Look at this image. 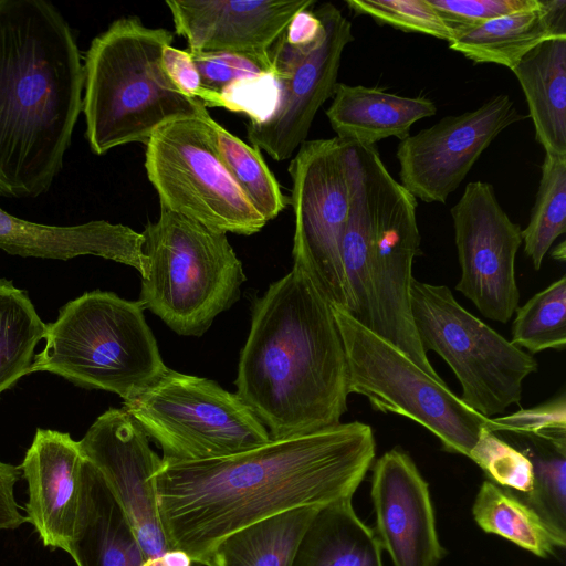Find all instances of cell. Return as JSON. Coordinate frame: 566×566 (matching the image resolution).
Listing matches in <instances>:
<instances>
[{"mask_svg":"<svg viewBox=\"0 0 566 566\" xmlns=\"http://www.w3.org/2000/svg\"><path fill=\"white\" fill-rule=\"evenodd\" d=\"M46 324L28 294L0 277V394L30 374Z\"/></svg>","mask_w":566,"mask_h":566,"instance_id":"cell-28","label":"cell"},{"mask_svg":"<svg viewBox=\"0 0 566 566\" xmlns=\"http://www.w3.org/2000/svg\"><path fill=\"white\" fill-rule=\"evenodd\" d=\"M85 467L78 441L39 428L20 465L28 484V522L42 544L69 553L82 517Z\"/></svg>","mask_w":566,"mask_h":566,"instance_id":"cell-19","label":"cell"},{"mask_svg":"<svg viewBox=\"0 0 566 566\" xmlns=\"http://www.w3.org/2000/svg\"><path fill=\"white\" fill-rule=\"evenodd\" d=\"M164 458L201 461L228 457L271 440L239 398L213 380L167 368L151 387L124 401Z\"/></svg>","mask_w":566,"mask_h":566,"instance_id":"cell-9","label":"cell"},{"mask_svg":"<svg viewBox=\"0 0 566 566\" xmlns=\"http://www.w3.org/2000/svg\"><path fill=\"white\" fill-rule=\"evenodd\" d=\"M323 30L311 43L292 44L283 34L272 49L277 99L263 120L247 124L252 146L275 161L290 159L306 140L323 104L333 97L346 45L354 41L352 23L331 2L314 10Z\"/></svg>","mask_w":566,"mask_h":566,"instance_id":"cell-13","label":"cell"},{"mask_svg":"<svg viewBox=\"0 0 566 566\" xmlns=\"http://www.w3.org/2000/svg\"><path fill=\"white\" fill-rule=\"evenodd\" d=\"M142 233L94 220L75 226H49L24 220L0 208V249L12 255L70 260L95 255L135 268L144 277L148 262Z\"/></svg>","mask_w":566,"mask_h":566,"instance_id":"cell-20","label":"cell"},{"mask_svg":"<svg viewBox=\"0 0 566 566\" xmlns=\"http://www.w3.org/2000/svg\"><path fill=\"white\" fill-rule=\"evenodd\" d=\"M533 465V488L518 495L562 538L566 539V441L535 434H513Z\"/></svg>","mask_w":566,"mask_h":566,"instance_id":"cell-29","label":"cell"},{"mask_svg":"<svg viewBox=\"0 0 566 566\" xmlns=\"http://www.w3.org/2000/svg\"><path fill=\"white\" fill-rule=\"evenodd\" d=\"M163 64L167 75L181 93L200 99L208 106L209 95L202 86L199 72L187 50L167 46L163 53Z\"/></svg>","mask_w":566,"mask_h":566,"instance_id":"cell-38","label":"cell"},{"mask_svg":"<svg viewBox=\"0 0 566 566\" xmlns=\"http://www.w3.org/2000/svg\"><path fill=\"white\" fill-rule=\"evenodd\" d=\"M319 509H293L229 534L216 545L206 566H292Z\"/></svg>","mask_w":566,"mask_h":566,"instance_id":"cell-26","label":"cell"},{"mask_svg":"<svg viewBox=\"0 0 566 566\" xmlns=\"http://www.w3.org/2000/svg\"><path fill=\"white\" fill-rule=\"evenodd\" d=\"M84 458L117 500L147 566H202L171 546L161 523L155 473L161 458L148 436L124 409L102 413L78 441Z\"/></svg>","mask_w":566,"mask_h":566,"instance_id":"cell-14","label":"cell"},{"mask_svg":"<svg viewBox=\"0 0 566 566\" xmlns=\"http://www.w3.org/2000/svg\"><path fill=\"white\" fill-rule=\"evenodd\" d=\"M210 114L160 126L146 142L145 169L160 207L213 231L254 234L266 224L223 164Z\"/></svg>","mask_w":566,"mask_h":566,"instance_id":"cell-11","label":"cell"},{"mask_svg":"<svg viewBox=\"0 0 566 566\" xmlns=\"http://www.w3.org/2000/svg\"><path fill=\"white\" fill-rule=\"evenodd\" d=\"M140 233L148 269L138 302L178 335H203L245 281L227 234L164 207Z\"/></svg>","mask_w":566,"mask_h":566,"instance_id":"cell-6","label":"cell"},{"mask_svg":"<svg viewBox=\"0 0 566 566\" xmlns=\"http://www.w3.org/2000/svg\"><path fill=\"white\" fill-rule=\"evenodd\" d=\"M216 148L227 169L266 221L290 205V197L265 164L259 148L234 136L211 116L208 118Z\"/></svg>","mask_w":566,"mask_h":566,"instance_id":"cell-30","label":"cell"},{"mask_svg":"<svg viewBox=\"0 0 566 566\" xmlns=\"http://www.w3.org/2000/svg\"><path fill=\"white\" fill-rule=\"evenodd\" d=\"M489 430L495 433L538 434L552 429H566L565 395L531 409H520L505 417L490 418Z\"/></svg>","mask_w":566,"mask_h":566,"instance_id":"cell-37","label":"cell"},{"mask_svg":"<svg viewBox=\"0 0 566 566\" xmlns=\"http://www.w3.org/2000/svg\"><path fill=\"white\" fill-rule=\"evenodd\" d=\"M315 0H168L175 33L187 51L226 52L256 64L273 76L272 49L301 11Z\"/></svg>","mask_w":566,"mask_h":566,"instance_id":"cell-17","label":"cell"},{"mask_svg":"<svg viewBox=\"0 0 566 566\" xmlns=\"http://www.w3.org/2000/svg\"><path fill=\"white\" fill-rule=\"evenodd\" d=\"M235 385L272 440L340 423L349 395L344 344L333 306L300 266L255 298Z\"/></svg>","mask_w":566,"mask_h":566,"instance_id":"cell-2","label":"cell"},{"mask_svg":"<svg viewBox=\"0 0 566 566\" xmlns=\"http://www.w3.org/2000/svg\"><path fill=\"white\" fill-rule=\"evenodd\" d=\"M294 213L292 255L333 307L348 312L340 243L349 211L344 140H305L289 165Z\"/></svg>","mask_w":566,"mask_h":566,"instance_id":"cell-12","label":"cell"},{"mask_svg":"<svg viewBox=\"0 0 566 566\" xmlns=\"http://www.w3.org/2000/svg\"><path fill=\"white\" fill-rule=\"evenodd\" d=\"M376 534L394 566H438L444 557L429 484L399 448L373 463Z\"/></svg>","mask_w":566,"mask_h":566,"instance_id":"cell-18","label":"cell"},{"mask_svg":"<svg viewBox=\"0 0 566 566\" xmlns=\"http://www.w3.org/2000/svg\"><path fill=\"white\" fill-rule=\"evenodd\" d=\"M450 212L461 268L457 291L486 318L507 323L520 302L515 258L522 244L521 227L484 181L469 182Z\"/></svg>","mask_w":566,"mask_h":566,"instance_id":"cell-15","label":"cell"},{"mask_svg":"<svg viewBox=\"0 0 566 566\" xmlns=\"http://www.w3.org/2000/svg\"><path fill=\"white\" fill-rule=\"evenodd\" d=\"M333 313L346 354L348 392L366 397L376 410L418 422L446 451L469 458L490 418L346 311L333 307Z\"/></svg>","mask_w":566,"mask_h":566,"instance_id":"cell-7","label":"cell"},{"mask_svg":"<svg viewBox=\"0 0 566 566\" xmlns=\"http://www.w3.org/2000/svg\"><path fill=\"white\" fill-rule=\"evenodd\" d=\"M469 458L499 486L527 493L533 488V465L528 457L504 438L489 430H481Z\"/></svg>","mask_w":566,"mask_h":566,"instance_id":"cell-34","label":"cell"},{"mask_svg":"<svg viewBox=\"0 0 566 566\" xmlns=\"http://www.w3.org/2000/svg\"><path fill=\"white\" fill-rule=\"evenodd\" d=\"M472 514L484 532L499 535L537 557L547 558L565 547L566 539L520 496L490 480L481 484Z\"/></svg>","mask_w":566,"mask_h":566,"instance_id":"cell-27","label":"cell"},{"mask_svg":"<svg viewBox=\"0 0 566 566\" xmlns=\"http://www.w3.org/2000/svg\"><path fill=\"white\" fill-rule=\"evenodd\" d=\"M523 118L510 96L499 94L409 135L396 153L400 185L424 202L446 203L495 137Z\"/></svg>","mask_w":566,"mask_h":566,"instance_id":"cell-16","label":"cell"},{"mask_svg":"<svg viewBox=\"0 0 566 566\" xmlns=\"http://www.w3.org/2000/svg\"><path fill=\"white\" fill-rule=\"evenodd\" d=\"M21 476L20 467L0 460V531L15 530L28 522L14 496Z\"/></svg>","mask_w":566,"mask_h":566,"instance_id":"cell-39","label":"cell"},{"mask_svg":"<svg viewBox=\"0 0 566 566\" xmlns=\"http://www.w3.org/2000/svg\"><path fill=\"white\" fill-rule=\"evenodd\" d=\"M566 232V156L545 154L528 223L522 230L524 252L535 270L554 241Z\"/></svg>","mask_w":566,"mask_h":566,"instance_id":"cell-31","label":"cell"},{"mask_svg":"<svg viewBox=\"0 0 566 566\" xmlns=\"http://www.w3.org/2000/svg\"><path fill=\"white\" fill-rule=\"evenodd\" d=\"M174 33L122 17L93 39L84 57L82 112L95 155L144 143L160 126L208 114L207 106L181 93L167 75L164 50Z\"/></svg>","mask_w":566,"mask_h":566,"instance_id":"cell-4","label":"cell"},{"mask_svg":"<svg viewBox=\"0 0 566 566\" xmlns=\"http://www.w3.org/2000/svg\"><path fill=\"white\" fill-rule=\"evenodd\" d=\"M67 554L77 566H147L117 500L87 460L83 513Z\"/></svg>","mask_w":566,"mask_h":566,"instance_id":"cell-23","label":"cell"},{"mask_svg":"<svg viewBox=\"0 0 566 566\" xmlns=\"http://www.w3.org/2000/svg\"><path fill=\"white\" fill-rule=\"evenodd\" d=\"M455 30L522 10L536 9L539 0H428Z\"/></svg>","mask_w":566,"mask_h":566,"instance_id":"cell-36","label":"cell"},{"mask_svg":"<svg viewBox=\"0 0 566 566\" xmlns=\"http://www.w3.org/2000/svg\"><path fill=\"white\" fill-rule=\"evenodd\" d=\"M437 113L426 97H406L375 87L337 83L333 102L326 109L328 122L343 140L364 145L396 137H408L411 126Z\"/></svg>","mask_w":566,"mask_h":566,"instance_id":"cell-22","label":"cell"},{"mask_svg":"<svg viewBox=\"0 0 566 566\" xmlns=\"http://www.w3.org/2000/svg\"><path fill=\"white\" fill-rule=\"evenodd\" d=\"M356 14L369 15L379 24L450 41L454 29L428 0H346Z\"/></svg>","mask_w":566,"mask_h":566,"instance_id":"cell-33","label":"cell"},{"mask_svg":"<svg viewBox=\"0 0 566 566\" xmlns=\"http://www.w3.org/2000/svg\"><path fill=\"white\" fill-rule=\"evenodd\" d=\"M375 530L352 499L322 506L308 525L292 566H385Z\"/></svg>","mask_w":566,"mask_h":566,"instance_id":"cell-25","label":"cell"},{"mask_svg":"<svg viewBox=\"0 0 566 566\" xmlns=\"http://www.w3.org/2000/svg\"><path fill=\"white\" fill-rule=\"evenodd\" d=\"M44 348L30 374L48 371L73 384L129 400L167 370L138 301L113 292H86L46 324Z\"/></svg>","mask_w":566,"mask_h":566,"instance_id":"cell-5","label":"cell"},{"mask_svg":"<svg viewBox=\"0 0 566 566\" xmlns=\"http://www.w3.org/2000/svg\"><path fill=\"white\" fill-rule=\"evenodd\" d=\"M552 256L557 261H565L566 249L565 241H562L552 252Z\"/></svg>","mask_w":566,"mask_h":566,"instance_id":"cell-40","label":"cell"},{"mask_svg":"<svg viewBox=\"0 0 566 566\" xmlns=\"http://www.w3.org/2000/svg\"><path fill=\"white\" fill-rule=\"evenodd\" d=\"M512 344L532 354L566 347V276L556 280L516 308Z\"/></svg>","mask_w":566,"mask_h":566,"instance_id":"cell-32","label":"cell"},{"mask_svg":"<svg viewBox=\"0 0 566 566\" xmlns=\"http://www.w3.org/2000/svg\"><path fill=\"white\" fill-rule=\"evenodd\" d=\"M73 31L43 0H0V196L36 198L60 172L82 112Z\"/></svg>","mask_w":566,"mask_h":566,"instance_id":"cell-3","label":"cell"},{"mask_svg":"<svg viewBox=\"0 0 566 566\" xmlns=\"http://www.w3.org/2000/svg\"><path fill=\"white\" fill-rule=\"evenodd\" d=\"M190 53V52H189ZM209 95L208 106L224 108V95L233 87L272 76L248 59L226 52L190 53Z\"/></svg>","mask_w":566,"mask_h":566,"instance_id":"cell-35","label":"cell"},{"mask_svg":"<svg viewBox=\"0 0 566 566\" xmlns=\"http://www.w3.org/2000/svg\"><path fill=\"white\" fill-rule=\"evenodd\" d=\"M560 36H566V1L539 0L536 9L458 29L448 43L474 64L493 63L512 70L538 44Z\"/></svg>","mask_w":566,"mask_h":566,"instance_id":"cell-21","label":"cell"},{"mask_svg":"<svg viewBox=\"0 0 566 566\" xmlns=\"http://www.w3.org/2000/svg\"><path fill=\"white\" fill-rule=\"evenodd\" d=\"M410 304L424 352L449 365L467 406L492 418L521 401L524 379L538 367L532 355L462 307L446 285L413 280Z\"/></svg>","mask_w":566,"mask_h":566,"instance_id":"cell-8","label":"cell"},{"mask_svg":"<svg viewBox=\"0 0 566 566\" xmlns=\"http://www.w3.org/2000/svg\"><path fill=\"white\" fill-rule=\"evenodd\" d=\"M375 454L371 427L353 421L222 458L163 457L155 484L164 531L172 547L206 566L216 545L240 528L353 499Z\"/></svg>","mask_w":566,"mask_h":566,"instance_id":"cell-1","label":"cell"},{"mask_svg":"<svg viewBox=\"0 0 566 566\" xmlns=\"http://www.w3.org/2000/svg\"><path fill=\"white\" fill-rule=\"evenodd\" d=\"M545 154L566 156V36L546 40L511 70Z\"/></svg>","mask_w":566,"mask_h":566,"instance_id":"cell-24","label":"cell"},{"mask_svg":"<svg viewBox=\"0 0 566 566\" xmlns=\"http://www.w3.org/2000/svg\"><path fill=\"white\" fill-rule=\"evenodd\" d=\"M370 208L374 296L371 331L432 378L443 381L417 335L410 304L412 264L420 251L417 200L387 170L375 145L352 142Z\"/></svg>","mask_w":566,"mask_h":566,"instance_id":"cell-10","label":"cell"}]
</instances>
